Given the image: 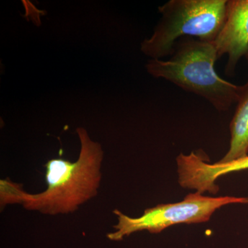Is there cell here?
<instances>
[{"mask_svg":"<svg viewBox=\"0 0 248 248\" xmlns=\"http://www.w3.org/2000/svg\"><path fill=\"white\" fill-rule=\"evenodd\" d=\"M76 132L81 143L79 157L75 162L62 158L48 160L45 165L47 187L43 192L28 193L11 179L0 181L1 210L10 204H21L43 215H66L97 195L102 177V147L90 138L84 128H77Z\"/></svg>","mask_w":248,"mask_h":248,"instance_id":"obj_1","label":"cell"},{"mask_svg":"<svg viewBox=\"0 0 248 248\" xmlns=\"http://www.w3.org/2000/svg\"><path fill=\"white\" fill-rule=\"evenodd\" d=\"M218 52L213 42L185 37L178 42L169 60H153L147 71L208 101L216 110L227 111L239 100L241 86L222 79L215 70Z\"/></svg>","mask_w":248,"mask_h":248,"instance_id":"obj_2","label":"cell"},{"mask_svg":"<svg viewBox=\"0 0 248 248\" xmlns=\"http://www.w3.org/2000/svg\"><path fill=\"white\" fill-rule=\"evenodd\" d=\"M228 0H170L158 8L161 15L154 33L141 50L153 60L172 55L179 40L192 37L213 42L226 17Z\"/></svg>","mask_w":248,"mask_h":248,"instance_id":"obj_3","label":"cell"},{"mask_svg":"<svg viewBox=\"0 0 248 248\" xmlns=\"http://www.w3.org/2000/svg\"><path fill=\"white\" fill-rule=\"evenodd\" d=\"M234 203H248V198L230 196L207 197L196 192L186 196L182 202L159 204L146 209L141 217L137 218L115 210L113 213L117 215L118 223L113 226L115 231L107 234V238L111 241H120L138 232L147 231L157 234L174 225L205 223L218 209Z\"/></svg>","mask_w":248,"mask_h":248,"instance_id":"obj_4","label":"cell"},{"mask_svg":"<svg viewBox=\"0 0 248 248\" xmlns=\"http://www.w3.org/2000/svg\"><path fill=\"white\" fill-rule=\"evenodd\" d=\"M218 58L227 55L226 73L233 76L248 53V0H228L224 24L213 42Z\"/></svg>","mask_w":248,"mask_h":248,"instance_id":"obj_5","label":"cell"},{"mask_svg":"<svg viewBox=\"0 0 248 248\" xmlns=\"http://www.w3.org/2000/svg\"><path fill=\"white\" fill-rule=\"evenodd\" d=\"M202 155L192 152L181 155L177 159L178 175L180 186L203 194H217L219 187L215 182L229 173L248 170V156L227 164L207 163Z\"/></svg>","mask_w":248,"mask_h":248,"instance_id":"obj_6","label":"cell"},{"mask_svg":"<svg viewBox=\"0 0 248 248\" xmlns=\"http://www.w3.org/2000/svg\"><path fill=\"white\" fill-rule=\"evenodd\" d=\"M230 130L231 139L229 150L218 161L219 164L232 162L248 156V80L241 86Z\"/></svg>","mask_w":248,"mask_h":248,"instance_id":"obj_7","label":"cell"},{"mask_svg":"<svg viewBox=\"0 0 248 248\" xmlns=\"http://www.w3.org/2000/svg\"><path fill=\"white\" fill-rule=\"evenodd\" d=\"M246 60H247L248 63V55L246 56Z\"/></svg>","mask_w":248,"mask_h":248,"instance_id":"obj_8","label":"cell"}]
</instances>
